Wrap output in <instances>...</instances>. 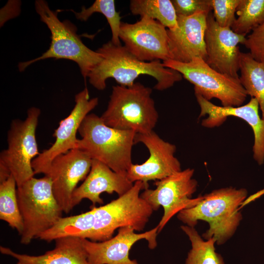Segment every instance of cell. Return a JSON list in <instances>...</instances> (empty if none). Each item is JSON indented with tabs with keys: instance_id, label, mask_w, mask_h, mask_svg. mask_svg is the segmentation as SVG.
I'll use <instances>...</instances> for the list:
<instances>
[{
	"instance_id": "obj_13",
	"label": "cell",
	"mask_w": 264,
	"mask_h": 264,
	"mask_svg": "<svg viewBox=\"0 0 264 264\" xmlns=\"http://www.w3.org/2000/svg\"><path fill=\"white\" fill-rule=\"evenodd\" d=\"M206 63L213 69L228 77L239 79L241 51L246 36L235 33L231 28L222 27L210 12L207 17L205 33Z\"/></svg>"
},
{
	"instance_id": "obj_14",
	"label": "cell",
	"mask_w": 264,
	"mask_h": 264,
	"mask_svg": "<svg viewBox=\"0 0 264 264\" xmlns=\"http://www.w3.org/2000/svg\"><path fill=\"white\" fill-rule=\"evenodd\" d=\"M134 142L143 144L150 156L142 164L131 165L127 176L131 182L140 181L149 184V181L161 180L181 171L180 163L175 156L176 146L162 139L154 131L136 133Z\"/></svg>"
},
{
	"instance_id": "obj_29",
	"label": "cell",
	"mask_w": 264,
	"mask_h": 264,
	"mask_svg": "<svg viewBox=\"0 0 264 264\" xmlns=\"http://www.w3.org/2000/svg\"><path fill=\"white\" fill-rule=\"evenodd\" d=\"M244 45L255 60L264 63V22L246 37Z\"/></svg>"
},
{
	"instance_id": "obj_3",
	"label": "cell",
	"mask_w": 264,
	"mask_h": 264,
	"mask_svg": "<svg viewBox=\"0 0 264 264\" xmlns=\"http://www.w3.org/2000/svg\"><path fill=\"white\" fill-rule=\"evenodd\" d=\"M247 195L244 188L224 187L202 196L195 206L179 212L177 219L195 227L198 220L206 221L209 228L202 234L206 240L212 238L221 245L235 233L242 219L240 207Z\"/></svg>"
},
{
	"instance_id": "obj_25",
	"label": "cell",
	"mask_w": 264,
	"mask_h": 264,
	"mask_svg": "<svg viewBox=\"0 0 264 264\" xmlns=\"http://www.w3.org/2000/svg\"><path fill=\"white\" fill-rule=\"evenodd\" d=\"M231 29L246 36L264 22V0H241Z\"/></svg>"
},
{
	"instance_id": "obj_16",
	"label": "cell",
	"mask_w": 264,
	"mask_h": 264,
	"mask_svg": "<svg viewBox=\"0 0 264 264\" xmlns=\"http://www.w3.org/2000/svg\"><path fill=\"white\" fill-rule=\"evenodd\" d=\"M131 226L118 229L116 236L103 242H92L83 239L88 254V264H139L129 257V252L137 241L145 239L148 247L154 249L157 245L158 226L142 233H136Z\"/></svg>"
},
{
	"instance_id": "obj_17",
	"label": "cell",
	"mask_w": 264,
	"mask_h": 264,
	"mask_svg": "<svg viewBox=\"0 0 264 264\" xmlns=\"http://www.w3.org/2000/svg\"><path fill=\"white\" fill-rule=\"evenodd\" d=\"M200 108L199 118L207 116L201 124L207 128L220 126L229 116H234L245 121L251 127L254 135L253 158L259 165L264 162V120L259 113V105L251 97L246 104L239 107H223L213 104L202 96L195 94Z\"/></svg>"
},
{
	"instance_id": "obj_11",
	"label": "cell",
	"mask_w": 264,
	"mask_h": 264,
	"mask_svg": "<svg viewBox=\"0 0 264 264\" xmlns=\"http://www.w3.org/2000/svg\"><path fill=\"white\" fill-rule=\"evenodd\" d=\"M75 105L69 114L61 120L52 136L55 142L48 149L44 150L32 161L35 174L46 175L52 161L57 156L77 148L76 137L79 127L85 117L98 104V98H89L87 88L75 96Z\"/></svg>"
},
{
	"instance_id": "obj_23",
	"label": "cell",
	"mask_w": 264,
	"mask_h": 264,
	"mask_svg": "<svg viewBox=\"0 0 264 264\" xmlns=\"http://www.w3.org/2000/svg\"><path fill=\"white\" fill-rule=\"evenodd\" d=\"M180 228L191 243L185 264H225L222 256L216 252L215 239L205 241L195 227L186 225Z\"/></svg>"
},
{
	"instance_id": "obj_24",
	"label": "cell",
	"mask_w": 264,
	"mask_h": 264,
	"mask_svg": "<svg viewBox=\"0 0 264 264\" xmlns=\"http://www.w3.org/2000/svg\"><path fill=\"white\" fill-rule=\"evenodd\" d=\"M16 186V180L12 175L0 183V219L7 222L21 235L23 222L18 205Z\"/></svg>"
},
{
	"instance_id": "obj_2",
	"label": "cell",
	"mask_w": 264,
	"mask_h": 264,
	"mask_svg": "<svg viewBox=\"0 0 264 264\" xmlns=\"http://www.w3.org/2000/svg\"><path fill=\"white\" fill-rule=\"evenodd\" d=\"M96 51L102 54V59L87 77L90 85L99 90L105 89L106 80L110 78L119 85L130 87L140 75H149L156 80L154 88L162 91L171 88L183 77L178 71L164 66L161 61H140L124 45H115L111 41Z\"/></svg>"
},
{
	"instance_id": "obj_7",
	"label": "cell",
	"mask_w": 264,
	"mask_h": 264,
	"mask_svg": "<svg viewBox=\"0 0 264 264\" xmlns=\"http://www.w3.org/2000/svg\"><path fill=\"white\" fill-rule=\"evenodd\" d=\"M18 205L23 222L21 242L29 244L52 227L62 217L63 211L52 191L48 176L29 179L17 187Z\"/></svg>"
},
{
	"instance_id": "obj_8",
	"label": "cell",
	"mask_w": 264,
	"mask_h": 264,
	"mask_svg": "<svg viewBox=\"0 0 264 264\" xmlns=\"http://www.w3.org/2000/svg\"><path fill=\"white\" fill-rule=\"evenodd\" d=\"M41 110L31 107L23 120L14 119L7 132V148L0 153V183L12 175L18 187L34 177L33 160L40 154L36 139Z\"/></svg>"
},
{
	"instance_id": "obj_1",
	"label": "cell",
	"mask_w": 264,
	"mask_h": 264,
	"mask_svg": "<svg viewBox=\"0 0 264 264\" xmlns=\"http://www.w3.org/2000/svg\"><path fill=\"white\" fill-rule=\"evenodd\" d=\"M148 188L149 184L136 181L127 192L106 205L62 217L38 238L49 242L60 237L72 236L97 242L110 239L115 230L121 227L131 226L136 231H142L154 212L140 196V191Z\"/></svg>"
},
{
	"instance_id": "obj_19",
	"label": "cell",
	"mask_w": 264,
	"mask_h": 264,
	"mask_svg": "<svg viewBox=\"0 0 264 264\" xmlns=\"http://www.w3.org/2000/svg\"><path fill=\"white\" fill-rule=\"evenodd\" d=\"M133 184L128 179L127 175L115 172L102 162L92 159L88 174L72 194V207L85 198L91 201L92 207L97 203L102 204L104 202L100 197L102 193L112 194L115 192L119 197L130 190Z\"/></svg>"
},
{
	"instance_id": "obj_21",
	"label": "cell",
	"mask_w": 264,
	"mask_h": 264,
	"mask_svg": "<svg viewBox=\"0 0 264 264\" xmlns=\"http://www.w3.org/2000/svg\"><path fill=\"white\" fill-rule=\"evenodd\" d=\"M240 82L248 95L259 103L264 120V63L255 60L248 53L241 52Z\"/></svg>"
},
{
	"instance_id": "obj_26",
	"label": "cell",
	"mask_w": 264,
	"mask_h": 264,
	"mask_svg": "<svg viewBox=\"0 0 264 264\" xmlns=\"http://www.w3.org/2000/svg\"><path fill=\"white\" fill-rule=\"evenodd\" d=\"M73 12L76 18L82 22H86L94 13L102 14L106 18L111 31V42L114 44L121 45L119 39V32L122 23L120 13L115 8L113 0H96L93 4L87 8L82 6L81 11L77 12L74 10H69Z\"/></svg>"
},
{
	"instance_id": "obj_27",
	"label": "cell",
	"mask_w": 264,
	"mask_h": 264,
	"mask_svg": "<svg viewBox=\"0 0 264 264\" xmlns=\"http://www.w3.org/2000/svg\"><path fill=\"white\" fill-rule=\"evenodd\" d=\"M211 2L213 15L217 24L222 27L231 28L241 0H211Z\"/></svg>"
},
{
	"instance_id": "obj_6",
	"label": "cell",
	"mask_w": 264,
	"mask_h": 264,
	"mask_svg": "<svg viewBox=\"0 0 264 264\" xmlns=\"http://www.w3.org/2000/svg\"><path fill=\"white\" fill-rule=\"evenodd\" d=\"M152 89L139 82L130 87H112L106 110L100 116L107 126L145 133L153 131L159 115L151 95Z\"/></svg>"
},
{
	"instance_id": "obj_18",
	"label": "cell",
	"mask_w": 264,
	"mask_h": 264,
	"mask_svg": "<svg viewBox=\"0 0 264 264\" xmlns=\"http://www.w3.org/2000/svg\"><path fill=\"white\" fill-rule=\"evenodd\" d=\"M209 13L200 12L189 17L177 16V26L167 29L171 60L188 63L206 57L205 33Z\"/></svg>"
},
{
	"instance_id": "obj_28",
	"label": "cell",
	"mask_w": 264,
	"mask_h": 264,
	"mask_svg": "<svg viewBox=\"0 0 264 264\" xmlns=\"http://www.w3.org/2000/svg\"><path fill=\"white\" fill-rule=\"evenodd\" d=\"M177 16L189 17L204 12L209 13L212 8L211 0H172Z\"/></svg>"
},
{
	"instance_id": "obj_12",
	"label": "cell",
	"mask_w": 264,
	"mask_h": 264,
	"mask_svg": "<svg viewBox=\"0 0 264 264\" xmlns=\"http://www.w3.org/2000/svg\"><path fill=\"white\" fill-rule=\"evenodd\" d=\"M119 39L140 61L163 62L171 59L167 28L156 20L143 17L134 23L122 22Z\"/></svg>"
},
{
	"instance_id": "obj_9",
	"label": "cell",
	"mask_w": 264,
	"mask_h": 264,
	"mask_svg": "<svg viewBox=\"0 0 264 264\" xmlns=\"http://www.w3.org/2000/svg\"><path fill=\"white\" fill-rule=\"evenodd\" d=\"M162 63L164 66L179 72L192 84L195 94L209 101L218 99L223 107L241 106L248 96L240 79L217 71L201 58H194L188 63L169 60Z\"/></svg>"
},
{
	"instance_id": "obj_5",
	"label": "cell",
	"mask_w": 264,
	"mask_h": 264,
	"mask_svg": "<svg viewBox=\"0 0 264 264\" xmlns=\"http://www.w3.org/2000/svg\"><path fill=\"white\" fill-rule=\"evenodd\" d=\"M35 8L40 20L50 31L51 43L41 56L20 62L19 70L22 72L33 63L48 58L64 59L77 63L86 80L89 72L101 61L102 54L88 47L77 34L76 26L69 20L60 21L57 11H52L45 0H36Z\"/></svg>"
},
{
	"instance_id": "obj_15",
	"label": "cell",
	"mask_w": 264,
	"mask_h": 264,
	"mask_svg": "<svg viewBox=\"0 0 264 264\" xmlns=\"http://www.w3.org/2000/svg\"><path fill=\"white\" fill-rule=\"evenodd\" d=\"M92 160L85 152L74 149L52 161L46 176L51 179L53 194L63 212L68 213L72 209V194L88 174Z\"/></svg>"
},
{
	"instance_id": "obj_20",
	"label": "cell",
	"mask_w": 264,
	"mask_h": 264,
	"mask_svg": "<svg viewBox=\"0 0 264 264\" xmlns=\"http://www.w3.org/2000/svg\"><path fill=\"white\" fill-rule=\"evenodd\" d=\"M55 241L54 249L38 256L18 253L3 246H0V251L16 259L17 264H88L82 238L66 236Z\"/></svg>"
},
{
	"instance_id": "obj_22",
	"label": "cell",
	"mask_w": 264,
	"mask_h": 264,
	"mask_svg": "<svg viewBox=\"0 0 264 264\" xmlns=\"http://www.w3.org/2000/svg\"><path fill=\"white\" fill-rule=\"evenodd\" d=\"M130 9L133 15L156 20L168 29L177 26V15L170 0H132Z\"/></svg>"
},
{
	"instance_id": "obj_4",
	"label": "cell",
	"mask_w": 264,
	"mask_h": 264,
	"mask_svg": "<svg viewBox=\"0 0 264 264\" xmlns=\"http://www.w3.org/2000/svg\"><path fill=\"white\" fill-rule=\"evenodd\" d=\"M77 148L117 173L127 175L132 164V148L136 133L106 125L100 116L88 114L81 124Z\"/></svg>"
},
{
	"instance_id": "obj_10",
	"label": "cell",
	"mask_w": 264,
	"mask_h": 264,
	"mask_svg": "<svg viewBox=\"0 0 264 264\" xmlns=\"http://www.w3.org/2000/svg\"><path fill=\"white\" fill-rule=\"evenodd\" d=\"M194 174L193 169L181 170L156 181L155 189H146L140 195L154 211L160 206L163 208V215L157 225L158 233L174 216L195 206L201 199L202 196L192 198L198 186L197 181L193 177Z\"/></svg>"
}]
</instances>
